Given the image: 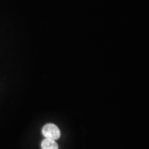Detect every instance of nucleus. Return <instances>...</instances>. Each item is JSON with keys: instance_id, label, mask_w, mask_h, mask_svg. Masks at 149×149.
Returning a JSON list of instances; mask_svg holds the SVG:
<instances>
[{"instance_id": "obj_1", "label": "nucleus", "mask_w": 149, "mask_h": 149, "mask_svg": "<svg viewBox=\"0 0 149 149\" xmlns=\"http://www.w3.org/2000/svg\"><path fill=\"white\" fill-rule=\"evenodd\" d=\"M42 134L46 138L53 140L58 139L60 137L61 133L59 128L53 124H47L42 128Z\"/></svg>"}, {"instance_id": "obj_2", "label": "nucleus", "mask_w": 149, "mask_h": 149, "mask_svg": "<svg viewBox=\"0 0 149 149\" xmlns=\"http://www.w3.org/2000/svg\"><path fill=\"white\" fill-rule=\"evenodd\" d=\"M41 147L42 149H58V145L55 142V140L48 138L42 141Z\"/></svg>"}]
</instances>
